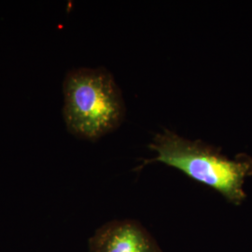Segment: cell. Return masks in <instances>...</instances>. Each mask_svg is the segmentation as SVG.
Wrapping results in <instances>:
<instances>
[{
    "label": "cell",
    "mask_w": 252,
    "mask_h": 252,
    "mask_svg": "<svg viewBox=\"0 0 252 252\" xmlns=\"http://www.w3.org/2000/svg\"><path fill=\"white\" fill-rule=\"evenodd\" d=\"M63 118L68 132L96 141L116 130L126 116L122 91L104 67H79L63 81Z\"/></svg>",
    "instance_id": "7a4b0ae2"
},
{
    "label": "cell",
    "mask_w": 252,
    "mask_h": 252,
    "mask_svg": "<svg viewBox=\"0 0 252 252\" xmlns=\"http://www.w3.org/2000/svg\"><path fill=\"white\" fill-rule=\"evenodd\" d=\"M90 252H162L135 220H114L100 227L89 241Z\"/></svg>",
    "instance_id": "3957f363"
},
{
    "label": "cell",
    "mask_w": 252,
    "mask_h": 252,
    "mask_svg": "<svg viewBox=\"0 0 252 252\" xmlns=\"http://www.w3.org/2000/svg\"><path fill=\"white\" fill-rule=\"evenodd\" d=\"M149 148L157 153V156L146 160L143 165L153 162L165 163L219 191L237 206L246 198L244 181L252 175V159L250 156L239 154L231 160L212 145L199 139L189 140L168 129L155 135Z\"/></svg>",
    "instance_id": "6da1fadb"
}]
</instances>
